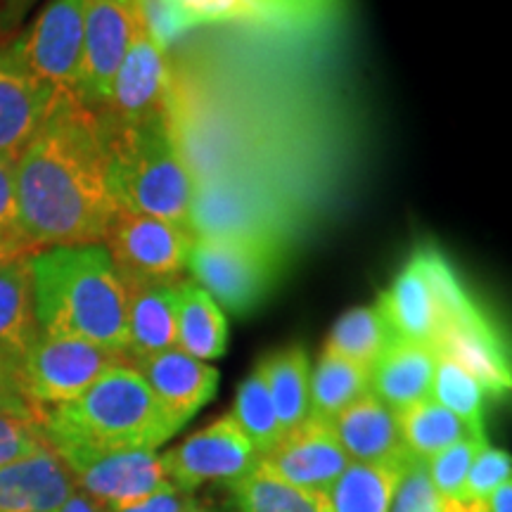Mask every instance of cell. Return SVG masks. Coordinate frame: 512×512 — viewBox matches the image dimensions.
Here are the masks:
<instances>
[{"instance_id":"8992f818","label":"cell","mask_w":512,"mask_h":512,"mask_svg":"<svg viewBox=\"0 0 512 512\" xmlns=\"http://www.w3.org/2000/svg\"><path fill=\"white\" fill-rule=\"evenodd\" d=\"M472 302L475 297L467 292L451 261L437 247L422 245L375 306L394 337L434 347L441 328Z\"/></svg>"},{"instance_id":"5bb4252c","label":"cell","mask_w":512,"mask_h":512,"mask_svg":"<svg viewBox=\"0 0 512 512\" xmlns=\"http://www.w3.org/2000/svg\"><path fill=\"white\" fill-rule=\"evenodd\" d=\"M432 349L437 351V356L451 358L467 373L475 375L494 399H501L510 392L512 375L508 347H505L501 330L486 316L477 299L448 320Z\"/></svg>"},{"instance_id":"d590c367","label":"cell","mask_w":512,"mask_h":512,"mask_svg":"<svg viewBox=\"0 0 512 512\" xmlns=\"http://www.w3.org/2000/svg\"><path fill=\"white\" fill-rule=\"evenodd\" d=\"M50 446L36 420L0 413V467L15 463Z\"/></svg>"},{"instance_id":"7a4b0ae2","label":"cell","mask_w":512,"mask_h":512,"mask_svg":"<svg viewBox=\"0 0 512 512\" xmlns=\"http://www.w3.org/2000/svg\"><path fill=\"white\" fill-rule=\"evenodd\" d=\"M31 283L38 328L126 356L128 285L102 245L36 249Z\"/></svg>"},{"instance_id":"836d02e7","label":"cell","mask_w":512,"mask_h":512,"mask_svg":"<svg viewBox=\"0 0 512 512\" xmlns=\"http://www.w3.org/2000/svg\"><path fill=\"white\" fill-rule=\"evenodd\" d=\"M486 444H489L486 437L465 439L444 448V451L434 453L432 458H425L427 475H430L434 489H437L441 496L463 501V486H465L467 472H470L477 453L482 451Z\"/></svg>"},{"instance_id":"83f0119b","label":"cell","mask_w":512,"mask_h":512,"mask_svg":"<svg viewBox=\"0 0 512 512\" xmlns=\"http://www.w3.org/2000/svg\"><path fill=\"white\" fill-rule=\"evenodd\" d=\"M394 415L403 448L418 458H432L434 453L444 451L458 441L486 437L484 430L458 418L456 413L439 406L434 399H425Z\"/></svg>"},{"instance_id":"f35d334b","label":"cell","mask_w":512,"mask_h":512,"mask_svg":"<svg viewBox=\"0 0 512 512\" xmlns=\"http://www.w3.org/2000/svg\"><path fill=\"white\" fill-rule=\"evenodd\" d=\"M15 157L0 155V228L17 230V188H15Z\"/></svg>"},{"instance_id":"30bf717a","label":"cell","mask_w":512,"mask_h":512,"mask_svg":"<svg viewBox=\"0 0 512 512\" xmlns=\"http://www.w3.org/2000/svg\"><path fill=\"white\" fill-rule=\"evenodd\" d=\"M83 5V60L74 95L88 110L98 112L143 22L136 0H83Z\"/></svg>"},{"instance_id":"9a60e30c","label":"cell","mask_w":512,"mask_h":512,"mask_svg":"<svg viewBox=\"0 0 512 512\" xmlns=\"http://www.w3.org/2000/svg\"><path fill=\"white\" fill-rule=\"evenodd\" d=\"M261 463L299 489L328 494L351 460L339 446L330 422L309 418L297 430L287 432Z\"/></svg>"},{"instance_id":"ac0fdd59","label":"cell","mask_w":512,"mask_h":512,"mask_svg":"<svg viewBox=\"0 0 512 512\" xmlns=\"http://www.w3.org/2000/svg\"><path fill=\"white\" fill-rule=\"evenodd\" d=\"M273 202L245 183H197L190 228L195 235H275ZM278 238V235H275Z\"/></svg>"},{"instance_id":"f546056e","label":"cell","mask_w":512,"mask_h":512,"mask_svg":"<svg viewBox=\"0 0 512 512\" xmlns=\"http://www.w3.org/2000/svg\"><path fill=\"white\" fill-rule=\"evenodd\" d=\"M392 337V330L377 306H354L332 325L323 351L370 368Z\"/></svg>"},{"instance_id":"f1b7e54d","label":"cell","mask_w":512,"mask_h":512,"mask_svg":"<svg viewBox=\"0 0 512 512\" xmlns=\"http://www.w3.org/2000/svg\"><path fill=\"white\" fill-rule=\"evenodd\" d=\"M370 392V368L323 351L311 368V418L332 422Z\"/></svg>"},{"instance_id":"4fadbf2b","label":"cell","mask_w":512,"mask_h":512,"mask_svg":"<svg viewBox=\"0 0 512 512\" xmlns=\"http://www.w3.org/2000/svg\"><path fill=\"white\" fill-rule=\"evenodd\" d=\"M174 74L169 53L143 29L128 48L98 117L107 128L138 124L171 110Z\"/></svg>"},{"instance_id":"ee69618b","label":"cell","mask_w":512,"mask_h":512,"mask_svg":"<svg viewBox=\"0 0 512 512\" xmlns=\"http://www.w3.org/2000/svg\"><path fill=\"white\" fill-rule=\"evenodd\" d=\"M477 512H512V482L503 484L489 498L479 501Z\"/></svg>"},{"instance_id":"e0dca14e","label":"cell","mask_w":512,"mask_h":512,"mask_svg":"<svg viewBox=\"0 0 512 512\" xmlns=\"http://www.w3.org/2000/svg\"><path fill=\"white\" fill-rule=\"evenodd\" d=\"M128 366L143 377L164 411L183 427L214 399L221 380L219 370L183 354L181 349H169L162 354L128 361Z\"/></svg>"},{"instance_id":"44dd1931","label":"cell","mask_w":512,"mask_h":512,"mask_svg":"<svg viewBox=\"0 0 512 512\" xmlns=\"http://www.w3.org/2000/svg\"><path fill=\"white\" fill-rule=\"evenodd\" d=\"M437 351L425 344L392 337L377 361L370 366V394L392 413L406 411L430 399Z\"/></svg>"},{"instance_id":"4dcf8cb0","label":"cell","mask_w":512,"mask_h":512,"mask_svg":"<svg viewBox=\"0 0 512 512\" xmlns=\"http://www.w3.org/2000/svg\"><path fill=\"white\" fill-rule=\"evenodd\" d=\"M230 418L238 422L242 434H245L259 458L273 451L278 441L283 439V427H280L278 415H275L271 394H268L259 368H254L242 380L238 394H235L233 408H230Z\"/></svg>"},{"instance_id":"ab89813d","label":"cell","mask_w":512,"mask_h":512,"mask_svg":"<svg viewBox=\"0 0 512 512\" xmlns=\"http://www.w3.org/2000/svg\"><path fill=\"white\" fill-rule=\"evenodd\" d=\"M0 413L15 415V418L36 420L38 425H41V418H38L36 408L29 403L22 384H19L17 377L10 375L5 368H0Z\"/></svg>"},{"instance_id":"7c38bea8","label":"cell","mask_w":512,"mask_h":512,"mask_svg":"<svg viewBox=\"0 0 512 512\" xmlns=\"http://www.w3.org/2000/svg\"><path fill=\"white\" fill-rule=\"evenodd\" d=\"M159 458L166 479L185 494L209 482H235L259 463V456L230 413L190 434Z\"/></svg>"},{"instance_id":"603a6c76","label":"cell","mask_w":512,"mask_h":512,"mask_svg":"<svg viewBox=\"0 0 512 512\" xmlns=\"http://www.w3.org/2000/svg\"><path fill=\"white\" fill-rule=\"evenodd\" d=\"M178 283L128 287L126 363L176 349Z\"/></svg>"},{"instance_id":"d6a6232c","label":"cell","mask_w":512,"mask_h":512,"mask_svg":"<svg viewBox=\"0 0 512 512\" xmlns=\"http://www.w3.org/2000/svg\"><path fill=\"white\" fill-rule=\"evenodd\" d=\"M389 512H477V503L441 496L427 475L425 458L408 453Z\"/></svg>"},{"instance_id":"b9f144b4","label":"cell","mask_w":512,"mask_h":512,"mask_svg":"<svg viewBox=\"0 0 512 512\" xmlns=\"http://www.w3.org/2000/svg\"><path fill=\"white\" fill-rule=\"evenodd\" d=\"M31 3L34 0H0V38L12 36L17 24L27 15Z\"/></svg>"},{"instance_id":"3957f363","label":"cell","mask_w":512,"mask_h":512,"mask_svg":"<svg viewBox=\"0 0 512 512\" xmlns=\"http://www.w3.org/2000/svg\"><path fill=\"white\" fill-rule=\"evenodd\" d=\"M181 427L128 363L110 368L76 399L41 415V430L55 453L157 451Z\"/></svg>"},{"instance_id":"7402d4cb","label":"cell","mask_w":512,"mask_h":512,"mask_svg":"<svg viewBox=\"0 0 512 512\" xmlns=\"http://www.w3.org/2000/svg\"><path fill=\"white\" fill-rule=\"evenodd\" d=\"M330 427L351 463H382L406 453L396 415L370 392L344 408Z\"/></svg>"},{"instance_id":"f6af8a7d","label":"cell","mask_w":512,"mask_h":512,"mask_svg":"<svg viewBox=\"0 0 512 512\" xmlns=\"http://www.w3.org/2000/svg\"><path fill=\"white\" fill-rule=\"evenodd\" d=\"M55 512H105V508H100L93 498H88L86 494H81V491L76 489Z\"/></svg>"},{"instance_id":"277c9868","label":"cell","mask_w":512,"mask_h":512,"mask_svg":"<svg viewBox=\"0 0 512 512\" xmlns=\"http://www.w3.org/2000/svg\"><path fill=\"white\" fill-rule=\"evenodd\" d=\"M107 188L117 209L190 226L197 176L174 110L107 128Z\"/></svg>"},{"instance_id":"60d3db41","label":"cell","mask_w":512,"mask_h":512,"mask_svg":"<svg viewBox=\"0 0 512 512\" xmlns=\"http://www.w3.org/2000/svg\"><path fill=\"white\" fill-rule=\"evenodd\" d=\"M195 508L197 503L195 498H192V494L178 491L176 486L171 484L169 489L145 498L143 503L128 505V508H119V510H105V512H192Z\"/></svg>"},{"instance_id":"74e56055","label":"cell","mask_w":512,"mask_h":512,"mask_svg":"<svg viewBox=\"0 0 512 512\" xmlns=\"http://www.w3.org/2000/svg\"><path fill=\"white\" fill-rule=\"evenodd\" d=\"M242 0H174L192 29L204 24L235 22Z\"/></svg>"},{"instance_id":"4316f807","label":"cell","mask_w":512,"mask_h":512,"mask_svg":"<svg viewBox=\"0 0 512 512\" xmlns=\"http://www.w3.org/2000/svg\"><path fill=\"white\" fill-rule=\"evenodd\" d=\"M406 458L351 463L328 491L332 512H389Z\"/></svg>"},{"instance_id":"9c48e42d","label":"cell","mask_w":512,"mask_h":512,"mask_svg":"<svg viewBox=\"0 0 512 512\" xmlns=\"http://www.w3.org/2000/svg\"><path fill=\"white\" fill-rule=\"evenodd\" d=\"M83 0H48L34 22L10 36L24 69L55 93H74L83 60Z\"/></svg>"},{"instance_id":"484cf974","label":"cell","mask_w":512,"mask_h":512,"mask_svg":"<svg viewBox=\"0 0 512 512\" xmlns=\"http://www.w3.org/2000/svg\"><path fill=\"white\" fill-rule=\"evenodd\" d=\"M226 486L235 512H332L328 494L304 491L285 482L261 463V458L245 477Z\"/></svg>"},{"instance_id":"2e32d148","label":"cell","mask_w":512,"mask_h":512,"mask_svg":"<svg viewBox=\"0 0 512 512\" xmlns=\"http://www.w3.org/2000/svg\"><path fill=\"white\" fill-rule=\"evenodd\" d=\"M57 95L12 53L10 36L0 38V155L19 157L48 119Z\"/></svg>"},{"instance_id":"e575fe53","label":"cell","mask_w":512,"mask_h":512,"mask_svg":"<svg viewBox=\"0 0 512 512\" xmlns=\"http://www.w3.org/2000/svg\"><path fill=\"white\" fill-rule=\"evenodd\" d=\"M512 477V458L503 448L486 444L482 451L477 453L475 463H472L470 472L465 477L463 486V501L465 503H479L489 498L496 489L508 484Z\"/></svg>"},{"instance_id":"8fae6325","label":"cell","mask_w":512,"mask_h":512,"mask_svg":"<svg viewBox=\"0 0 512 512\" xmlns=\"http://www.w3.org/2000/svg\"><path fill=\"white\" fill-rule=\"evenodd\" d=\"M74 486L100 508L119 510L169 489L162 458L155 451H62Z\"/></svg>"},{"instance_id":"d4e9b609","label":"cell","mask_w":512,"mask_h":512,"mask_svg":"<svg viewBox=\"0 0 512 512\" xmlns=\"http://www.w3.org/2000/svg\"><path fill=\"white\" fill-rule=\"evenodd\" d=\"M176 349L204 363L221 358L228 349L226 311L190 278L178 283Z\"/></svg>"},{"instance_id":"bcb514c9","label":"cell","mask_w":512,"mask_h":512,"mask_svg":"<svg viewBox=\"0 0 512 512\" xmlns=\"http://www.w3.org/2000/svg\"><path fill=\"white\" fill-rule=\"evenodd\" d=\"M192 512H204V510L200 508V505H197V508H195V510H192Z\"/></svg>"},{"instance_id":"6da1fadb","label":"cell","mask_w":512,"mask_h":512,"mask_svg":"<svg viewBox=\"0 0 512 512\" xmlns=\"http://www.w3.org/2000/svg\"><path fill=\"white\" fill-rule=\"evenodd\" d=\"M19 233L34 249L100 245L117 214L107 188V131L74 93L57 95L48 119L15 162Z\"/></svg>"},{"instance_id":"cb8c5ba5","label":"cell","mask_w":512,"mask_h":512,"mask_svg":"<svg viewBox=\"0 0 512 512\" xmlns=\"http://www.w3.org/2000/svg\"><path fill=\"white\" fill-rule=\"evenodd\" d=\"M283 437L311 418V358L302 344L273 351L259 361Z\"/></svg>"},{"instance_id":"ba28073f","label":"cell","mask_w":512,"mask_h":512,"mask_svg":"<svg viewBox=\"0 0 512 512\" xmlns=\"http://www.w3.org/2000/svg\"><path fill=\"white\" fill-rule=\"evenodd\" d=\"M126 363L124 354L95 347L72 337H38L24 358L22 382L24 394L36 408L38 418L50 408L76 399L91 384L114 366Z\"/></svg>"},{"instance_id":"52a82bcc","label":"cell","mask_w":512,"mask_h":512,"mask_svg":"<svg viewBox=\"0 0 512 512\" xmlns=\"http://www.w3.org/2000/svg\"><path fill=\"white\" fill-rule=\"evenodd\" d=\"M100 245L128 287L178 283L188 271L195 233L181 223L119 209Z\"/></svg>"},{"instance_id":"7bdbcfd3","label":"cell","mask_w":512,"mask_h":512,"mask_svg":"<svg viewBox=\"0 0 512 512\" xmlns=\"http://www.w3.org/2000/svg\"><path fill=\"white\" fill-rule=\"evenodd\" d=\"M31 252H36V249L29 245L27 238H24L22 233H17V230L0 228V266H3L5 261H12V259H17V256H24Z\"/></svg>"},{"instance_id":"8d00e7d4","label":"cell","mask_w":512,"mask_h":512,"mask_svg":"<svg viewBox=\"0 0 512 512\" xmlns=\"http://www.w3.org/2000/svg\"><path fill=\"white\" fill-rule=\"evenodd\" d=\"M136 5L143 29L155 38L164 50L169 48L178 36H183L185 31L192 29L188 19L183 17V12L174 5V0H136Z\"/></svg>"},{"instance_id":"d6986e66","label":"cell","mask_w":512,"mask_h":512,"mask_svg":"<svg viewBox=\"0 0 512 512\" xmlns=\"http://www.w3.org/2000/svg\"><path fill=\"white\" fill-rule=\"evenodd\" d=\"M74 491L67 465L50 446L0 467V512H55Z\"/></svg>"},{"instance_id":"5b68a950","label":"cell","mask_w":512,"mask_h":512,"mask_svg":"<svg viewBox=\"0 0 512 512\" xmlns=\"http://www.w3.org/2000/svg\"><path fill=\"white\" fill-rule=\"evenodd\" d=\"M280 261L275 235H195L188 271L223 311L245 318L271 297Z\"/></svg>"},{"instance_id":"ffe728a7","label":"cell","mask_w":512,"mask_h":512,"mask_svg":"<svg viewBox=\"0 0 512 512\" xmlns=\"http://www.w3.org/2000/svg\"><path fill=\"white\" fill-rule=\"evenodd\" d=\"M31 254L17 256L0 266V368L17 380L22 375L24 358L41 337L34 309Z\"/></svg>"},{"instance_id":"1f68e13d","label":"cell","mask_w":512,"mask_h":512,"mask_svg":"<svg viewBox=\"0 0 512 512\" xmlns=\"http://www.w3.org/2000/svg\"><path fill=\"white\" fill-rule=\"evenodd\" d=\"M430 399L448 408L451 413H456L458 418L470 422V425L484 430V411L486 401H489V392H486L475 375L467 373L465 368H460L451 358L437 356Z\"/></svg>"}]
</instances>
